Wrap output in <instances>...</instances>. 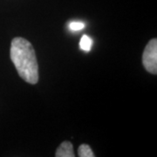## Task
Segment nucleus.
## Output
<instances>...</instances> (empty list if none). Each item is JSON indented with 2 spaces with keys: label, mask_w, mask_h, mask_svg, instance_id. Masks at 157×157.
I'll use <instances>...</instances> for the list:
<instances>
[{
  "label": "nucleus",
  "mask_w": 157,
  "mask_h": 157,
  "mask_svg": "<svg viewBox=\"0 0 157 157\" xmlns=\"http://www.w3.org/2000/svg\"><path fill=\"white\" fill-rule=\"evenodd\" d=\"M10 55L19 76L27 83L36 84L39 80V66L33 45L24 38L12 39Z\"/></svg>",
  "instance_id": "f257e3e1"
},
{
  "label": "nucleus",
  "mask_w": 157,
  "mask_h": 157,
  "mask_svg": "<svg viewBox=\"0 0 157 157\" xmlns=\"http://www.w3.org/2000/svg\"><path fill=\"white\" fill-rule=\"evenodd\" d=\"M142 64L148 73H157V39H151L146 45L142 55Z\"/></svg>",
  "instance_id": "f03ea898"
},
{
  "label": "nucleus",
  "mask_w": 157,
  "mask_h": 157,
  "mask_svg": "<svg viewBox=\"0 0 157 157\" xmlns=\"http://www.w3.org/2000/svg\"><path fill=\"white\" fill-rule=\"evenodd\" d=\"M56 157H74L73 144L70 141H64L59 145L55 153Z\"/></svg>",
  "instance_id": "7ed1b4c3"
},
{
  "label": "nucleus",
  "mask_w": 157,
  "mask_h": 157,
  "mask_svg": "<svg viewBox=\"0 0 157 157\" xmlns=\"http://www.w3.org/2000/svg\"><path fill=\"white\" fill-rule=\"evenodd\" d=\"M92 45H93V39L90 38L89 36L87 35H83L82 38L79 41V47L80 49L84 52H88L92 48Z\"/></svg>",
  "instance_id": "20e7f679"
},
{
  "label": "nucleus",
  "mask_w": 157,
  "mask_h": 157,
  "mask_svg": "<svg viewBox=\"0 0 157 157\" xmlns=\"http://www.w3.org/2000/svg\"><path fill=\"white\" fill-rule=\"evenodd\" d=\"M78 154L79 157H94V155L87 144H82L78 147Z\"/></svg>",
  "instance_id": "39448f33"
},
{
  "label": "nucleus",
  "mask_w": 157,
  "mask_h": 157,
  "mask_svg": "<svg viewBox=\"0 0 157 157\" xmlns=\"http://www.w3.org/2000/svg\"><path fill=\"white\" fill-rule=\"evenodd\" d=\"M86 25L83 22H79V21H74V22L70 23L69 25V29L73 32H78L81 31L82 29L85 28Z\"/></svg>",
  "instance_id": "423d86ee"
}]
</instances>
